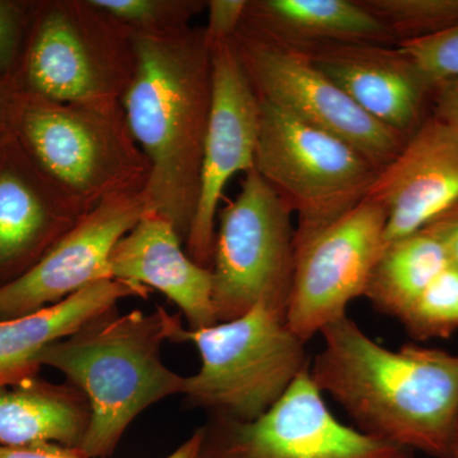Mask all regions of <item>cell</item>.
Returning a JSON list of instances; mask_svg holds the SVG:
<instances>
[{"mask_svg":"<svg viewBox=\"0 0 458 458\" xmlns=\"http://www.w3.org/2000/svg\"><path fill=\"white\" fill-rule=\"evenodd\" d=\"M310 377L360 432L450 458L458 417V354L405 344L385 348L346 316L319 334Z\"/></svg>","mask_w":458,"mask_h":458,"instance_id":"6da1fadb","label":"cell"},{"mask_svg":"<svg viewBox=\"0 0 458 458\" xmlns=\"http://www.w3.org/2000/svg\"><path fill=\"white\" fill-rule=\"evenodd\" d=\"M203 428V458H417L339 420L309 370L256 420L209 417Z\"/></svg>","mask_w":458,"mask_h":458,"instance_id":"52a82bcc","label":"cell"},{"mask_svg":"<svg viewBox=\"0 0 458 458\" xmlns=\"http://www.w3.org/2000/svg\"><path fill=\"white\" fill-rule=\"evenodd\" d=\"M204 428L200 427L182 443L176 451L165 458H203Z\"/></svg>","mask_w":458,"mask_h":458,"instance_id":"1f68e13d","label":"cell"},{"mask_svg":"<svg viewBox=\"0 0 458 458\" xmlns=\"http://www.w3.org/2000/svg\"><path fill=\"white\" fill-rule=\"evenodd\" d=\"M212 92L205 134L200 191L190 227L188 255L212 269L216 214L228 181L255 167L260 135V98L232 40L210 47Z\"/></svg>","mask_w":458,"mask_h":458,"instance_id":"30bf717a","label":"cell"},{"mask_svg":"<svg viewBox=\"0 0 458 458\" xmlns=\"http://www.w3.org/2000/svg\"><path fill=\"white\" fill-rule=\"evenodd\" d=\"M148 213L141 198L107 199L30 269L0 285V319L38 311L111 276L114 246Z\"/></svg>","mask_w":458,"mask_h":458,"instance_id":"8fae6325","label":"cell"},{"mask_svg":"<svg viewBox=\"0 0 458 458\" xmlns=\"http://www.w3.org/2000/svg\"><path fill=\"white\" fill-rule=\"evenodd\" d=\"M17 90L0 82V146L12 140V108Z\"/></svg>","mask_w":458,"mask_h":458,"instance_id":"4dcf8cb0","label":"cell"},{"mask_svg":"<svg viewBox=\"0 0 458 458\" xmlns=\"http://www.w3.org/2000/svg\"><path fill=\"white\" fill-rule=\"evenodd\" d=\"M172 343H191L200 357L198 372L185 377L190 408L240 421L269 411L311 363L307 344L264 303L212 327H181Z\"/></svg>","mask_w":458,"mask_h":458,"instance_id":"277c9868","label":"cell"},{"mask_svg":"<svg viewBox=\"0 0 458 458\" xmlns=\"http://www.w3.org/2000/svg\"><path fill=\"white\" fill-rule=\"evenodd\" d=\"M29 14L18 3L0 0V82L18 89V75L29 41Z\"/></svg>","mask_w":458,"mask_h":458,"instance_id":"d4e9b609","label":"cell"},{"mask_svg":"<svg viewBox=\"0 0 458 458\" xmlns=\"http://www.w3.org/2000/svg\"><path fill=\"white\" fill-rule=\"evenodd\" d=\"M400 322L417 342L454 335L458 330V267L448 265Z\"/></svg>","mask_w":458,"mask_h":458,"instance_id":"603a6c76","label":"cell"},{"mask_svg":"<svg viewBox=\"0 0 458 458\" xmlns=\"http://www.w3.org/2000/svg\"><path fill=\"white\" fill-rule=\"evenodd\" d=\"M424 229L441 242L451 264L458 267V203L437 216Z\"/></svg>","mask_w":458,"mask_h":458,"instance_id":"4316f807","label":"cell"},{"mask_svg":"<svg viewBox=\"0 0 458 458\" xmlns=\"http://www.w3.org/2000/svg\"><path fill=\"white\" fill-rule=\"evenodd\" d=\"M292 214L255 168L246 172L216 231L210 269L216 322L241 318L259 303L285 318L295 262Z\"/></svg>","mask_w":458,"mask_h":458,"instance_id":"8992f818","label":"cell"},{"mask_svg":"<svg viewBox=\"0 0 458 458\" xmlns=\"http://www.w3.org/2000/svg\"><path fill=\"white\" fill-rule=\"evenodd\" d=\"M430 114L458 131V82L434 87Z\"/></svg>","mask_w":458,"mask_h":458,"instance_id":"f1b7e54d","label":"cell"},{"mask_svg":"<svg viewBox=\"0 0 458 458\" xmlns=\"http://www.w3.org/2000/svg\"><path fill=\"white\" fill-rule=\"evenodd\" d=\"M236 47L259 98L345 141L377 167L390 164L405 146V135L361 110L300 51L254 32Z\"/></svg>","mask_w":458,"mask_h":458,"instance_id":"9c48e42d","label":"cell"},{"mask_svg":"<svg viewBox=\"0 0 458 458\" xmlns=\"http://www.w3.org/2000/svg\"><path fill=\"white\" fill-rule=\"evenodd\" d=\"M386 223L384 207L366 198L295 245L285 324L302 342L309 344L328 325L346 318L352 301L364 297L385 251Z\"/></svg>","mask_w":458,"mask_h":458,"instance_id":"ba28073f","label":"cell"},{"mask_svg":"<svg viewBox=\"0 0 458 458\" xmlns=\"http://www.w3.org/2000/svg\"><path fill=\"white\" fill-rule=\"evenodd\" d=\"M297 51L361 110L406 138L430 114L432 83L397 47L345 42Z\"/></svg>","mask_w":458,"mask_h":458,"instance_id":"4fadbf2b","label":"cell"},{"mask_svg":"<svg viewBox=\"0 0 458 458\" xmlns=\"http://www.w3.org/2000/svg\"><path fill=\"white\" fill-rule=\"evenodd\" d=\"M255 170L297 214L295 245L357 207L381 168L333 134L260 98Z\"/></svg>","mask_w":458,"mask_h":458,"instance_id":"5b68a950","label":"cell"},{"mask_svg":"<svg viewBox=\"0 0 458 458\" xmlns=\"http://www.w3.org/2000/svg\"><path fill=\"white\" fill-rule=\"evenodd\" d=\"M148 292L146 286L105 279L38 311L0 319V387L38 376L36 360L47 346L72 335L123 298H146Z\"/></svg>","mask_w":458,"mask_h":458,"instance_id":"9a60e30c","label":"cell"},{"mask_svg":"<svg viewBox=\"0 0 458 458\" xmlns=\"http://www.w3.org/2000/svg\"><path fill=\"white\" fill-rule=\"evenodd\" d=\"M12 138L40 172L59 182L89 189L98 177L101 156L95 134L80 117L53 102L17 90Z\"/></svg>","mask_w":458,"mask_h":458,"instance_id":"2e32d148","label":"cell"},{"mask_svg":"<svg viewBox=\"0 0 458 458\" xmlns=\"http://www.w3.org/2000/svg\"><path fill=\"white\" fill-rule=\"evenodd\" d=\"M0 458H86L78 448L44 443L26 447H0Z\"/></svg>","mask_w":458,"mask_h":458,"instance_id":"f546056e","label":"cell"},{"mask_svg":"<svg viewBox=\"0 0 458 458\" xmlns=\"http://www.w3.org/2000/svg\"><path fill=\"white\" fill-rule=\"evenodd\" d=\"M254 8L251 32L283 47L367 42L397 47L396 38L358 0H265Z\"/></svg>","mask_w":458,"mask_h":458,"instance_id":"e0dca14e","label":"cell"},{"mask_svg":"<svg viewBox=\"0 0 458 458\" xmlns=\"http://www.w3.org/2000/svg\"><path fill=\"white\" fill-rule=\"evenodd\" d=\"M366 198L386 210L385 249L429 225L458 203L457 129L429 114L379 170Z\"/></svg>","mask_w":458,"mask_h":458,"instance_id":"7c38bea8","label":"cell"},{"mask_svg":"<svg viewBox=\"0 0 458 458\" xmlns=\"http://www.w3.org/2000/svg\"><path fill=\"white\" fill-rule=\"evenodd\" d=\"M401 42L429 38L458 25V0H358Z\"/></svg>","mask_w":458,"mask_h":458,"instance_id":"7402d4cb","label":"cell"},{"mask_svg":"<svg viewBox=\"0 0 458 458\" xmlns=\"http://www.w3.org/2000/svg\"><path fill=\"white\" fill-rule=\"evenodd\" d=\"M181 327L180 315L164 307L126 313L113 307L38 354L41 369L59 370L89 401V426L78 448L84 457L113 456L144 410L182 394L185 377L162 360V346Z\"/></svg>","mask_w":458,"mask_h":458,"instance_id":"3957f363","label":"cell"},{"mask_svg":"<svg viewBox=\"0 0 458 458\" xmlns=\"http://www.w3.org/2000/svg\"><path fill=\"white\" fill-rule=\"evenodd\" d=\"M397 47L434 87L458 82V25L419 40L401 42Z\"/></svg>","mask_w":458,"mask_h":458,"instance_id":"cb8c5ba5","label":"cell"},{"mask_svg":"<svg viewBox=\"0 0 458 458\" xmlns=\"http://www.w3.org/2000/svg\"><path fill=\"white\" fill-rule=\"evenodd\" d=\"M92 4L131 22H147L158 13V5L149 0H95Z\"/></svg>","mask_w":458,"mask_h":458,"instance_id":"83f0119b","label":"cell"},{"mask_svg":"<svg viewBox=\"0 0 458 458\" xmlns=\"http://www.w3.org/2000/svg\"><path fill=\"white\" fill-rule=\"evenodd\" d=\"M450 458H458V417L456 426H454V439H452V448Z\"/></svg>","mask_w":458,"mask_h":458,"instance_id":"d6a6232c","label":"cell"},{"mask_svg":"<svg viewBox=\"0 0 458 458\" xmlns=\"http://www.w3.org/2000/svg\"><path fill=\"white\" fill-rule=\"evenodd\" d=\"M86 396L71 384L38 376L0 387V447L80 448L89 426Z\"/></svg>","mask_w":458,"mask_h":458,"instance_id":"ac0fdd59","label":"cell"},{"mask_svg":"<svg viewBox=\"0 0 458 458\" xmlns=\"http://www.w3.org/2000/svg\"><path fill=\"white\" fill-rule=\"evenodd\" d=\"M17 87L49 102H83L96 95L98 81L80 36L60 12L32 23Z\"/></svg>","mask_w":458,"mask_h":458,"instance_id":"ffe728a7","label":"cell"},{"mask_svg":"<svg viewBox=\"0 0 458 458\" xmlns=\"http://www.w3.org/2000/svg\"><path fill=\"white\" fill-rule=\"evenodd\" d=\"M113 279L157 289L172 301L190 330L216 324L212 270L200 267L181 247V236L168 219L148 212L114 246Z\"/></svg>","mask_w":458,"mask_h":458,"instance_id":"5bb4252c","label":"cell"},{"mask_svg":"<svg viewBox=\"0 0 458 458\" xmlns=\"http://www.w3.org/2000/svg\"><path fill=\"white\" fill-rule=\"evenodd\" d=\"M210 92L212 60L204 36L138 40L137 73L125 110L152 162L143 198L148 212L168 219L185 240L200 191Z\"/></svg>","mask_w":458,"mask_h":458,"instance_id":"7a4b0ae2","label":"cell"},{"mask_svg":"<svg viewBox=\"0 0 458 458\" xmlns=\"http://www.w3.org/2000/svg\"><path fill=\"white\" fill-rule=\"evenodd\" d=\"M450 264L441 242L421 229L386 247L364 297L376 311L400 321Z\"/></svg>","mask_w":458,"mask_h":458,"instance_id":"44dd1931","label":"cell"},{"mask_svg":"<svg viewBox=\"0 0 458 458\" xmlns=\"http://www.w3.org/2000/svg\"><path fill=\"white\" fill-rule=\"evenodd\" d=\"M31 159L12 138L0 146V285L42 256L53 214Z\"/></svg>","mask_w":458,"mask_h":458,"instance_id":"d6986e66","label":"cell"},{"mask_svg":"<svg viewBox=\"0 0 458 458\" xmlns=\"http://www.w3.org/2000/svg\"><path fill=\"white\" fill-rule=\"evenodd\" d=\"M249 3L243 0H213L209 3V21L204 38L208 47L232 40V35L246 16Z\"/></svg>","mask_w":458,"mask_h":458,"instance_id":"484cf974","label":"cell"}]
</instances>
